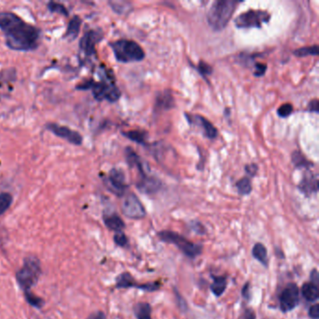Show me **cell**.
<instances>
[{"label": "cell", "mask_w": 319, "mask_h": 319, "mask_svg": "<svg viewBox=\"0 0 319 319\" xmlns=\"http://www.w3.org/2000/svg\"><path fill=\"white\" fill-rule=\"evenodd\" d=\"M116 60L122 63L142 61L145 57L143 48L137 42L129 40H119L110 43Z\"/></svg>", "instance_id": "4"}, {"label": "cell", "mask_w": 319, "mask_h": 319, "mask_svg": "<svg viewBox=\"0 0 319 319\" xmlns=\"http://www.w3.org/2000/svg\"><path fill=\"white\" fill-rule=\"evenodd\" d=\"M292 162L297 168H304V167L307 168V167L312 166V163L308 161L305 156H303V154L299 151H295L292 154Z\"/></svg>", "instance_id": "27"}, {"label": "cell", "mask_w": 319, "mask_h": 319, "mask_svg": "<svg viewBox=\"0 0 319 319\" xmlns=\"http://www.w3.org/2000/svg\"><path fill=\"white\" fill-rule=\"evenodd\" d=\"M41 275V266L37 258H26L24 266L16 273V279L24 291H29Z\"/></svg>", "instance_id": "5"}, {"label": "cell", "mask_w": 319, "mask_h": 319, "mask_svg": "<svg viewBox=\"0 0 319 319\" xmlns=\"http://www.w3.org/2000/svg\"><path fill=\"white\" fill-rule=\"evenodd\" d=\"M266 69H267V66L265 64L262 63H257L255 65V71H254V74L255 76H263L266 72Z\"/></svg>", "instance_id": "39"}, {"label": "cell", "mask_w": 319, "mask_h": 319, "mask_svg": "<svg viewBox=\"0 0 319 319\" xmlns=\"http://www.w3.org/2000/svg\"><path fill=\"white\" fill-rule=\"evenodd\" d=\"M104 223L109 230L116 232H122L126 229V224L122 218L116 214L104 216Z\"/></svg>", "instance_id": "20"}, {"label": "cell", "mask_w": 319, "mask_h": 319, "mask_svg": "<svg viewBox=\"0 0 319 319\" xmlns=\"http://www.w3.org/2000/svg\"><path fill=\"white\" fill-rule=\"evenodd\" d=\"M90 89H92L93 95L97 100L106 99L110 102H116L121 96V92L115 83L93 82Z\"/></svg>", "instance_id": "10"}, {"label": "cell", "mask_w": 319, "mask_h": 319, "mask_svg": "<svg viewBox=\"0 0 319 319\" xmlns=\"http://www.w3.org/2000/svg\"><path fill=\"white\" fill-rule=\"evenodd\" d=\"M240 2L235 0H218L212 3L208 14L207 21L215 31L223 30L234 14Z\"/></svg>", "instance_id": "2"}, {"label": "cell", "mask_w": 319, "mask_h": 319, "mask_svg": "<svg viewBox=\"0 0 319 319\" xmlns=\"http://www.w3.org/2000/svg\"><path fill=\"white\" fill-rule=\"evenodd\" d=\"M185 116H186L188 122L194 126H197L202 129L204 135L208 139L214 140L218 137V129H216V127L206 118H204L201 116H198V115H185Z\"/></svg>", "instance_id": "13"}, {"label": "cell", "mask_w": 319, "mask_h": 319, "mask_svg": "<svg viewBox=\"0 0 319 319\" xmlns=\"http://www.w3.org/2000/svg\"><path fill=\"white\" fill-rule=\"evenodd\" d=\"M121 208L123 215L129 219L140 220L146 217V210L143 204L133 193H129L125 197Z\"/></svg>", "instance_id": "8"}, {"label": "cell", "mask_w": 319, "mask_h": 319, "mask_svg": "<svg viewBox=\"0 0 319 319\" xmlns=\"http://www.w3.org/2000/svg\"><path fill=\"white\" fill-rule=\"evenodd\" d=\"M156 107L160 110H169L174 107V99L170 92L165 91L156 97Z\"/></svg>", "instance_id": "24"}, {"label": "cell", "mask_w": 319, "mask_h": 319, "mask_svg": "<svg viewBox=\"0 0 319 319\" xmlns=\"http://www.w3.org/2000/svg\"><path fill=\"white\" fill-rule=\"evenodd\" d=\"M25 296H26V299L30 305L34 306L36 308H41L42 306L44 305V300L41 299L40 297L35 296L34 294L30 290L25 291Z\"/></svg>", "instance_id": "30"}, {"label": "cell", "mask_w": 319, "mask_h": 319, "mask_svg": "<svg viewBox=\"0 0 319 319\" xmlns=\"http://www.w3.org/2000/svg\"><path fill=\"white\" fill-rule=\"evenodd\" d=\"M308 315L311 319H319V304H312L308 310Z\"/></svg>", "instance_id": "37"}, {"label": "cell", "mask_w": 319, "mask_h": 319, "mask_svg": "<svg viewBox=\"0 0 319 319\" xmlns=\"http://www.w3.org/2000/svg\"><path fill=\"white\" fill-rule=\"evenodd\" d=\"M160 187H161L160 181L155 177L149 176L148 174L141 176L139 182L137 183V188L143 194H147V195L155 194L160 189Z\"/></svg>", "instance_id": "15"}, {"label": "cell", "mask_w": 319, "mask_h": 319, "mask_svg": "<svg viewBox=\"0 0 319 319\" xmlns=\"http://www.w3.org/2000/svg\"><path fill=\"white\" fill-rule=\"evenodd\" d=\"M299 190L305 195L306 197H311L316 194L318 191V180L312 171L307 170L303 174L301 181L298 185Z\"/></svg>", "instance_id": "14"}, {"label": "cell", "mask_w": 319, "mask_h": 319, "mask_svg": "<svg viewBox=\"0 0 319 319\" xmlns=\"http://www.w3.org/2000/svg\"><path fill=\"white\" fill-rule=\"evenodd\" d=\"M105 183L111 192L119 197H122L128 187L125 174L122 170L118 169H113L110 171L109 176L106 179Z\"/></svg>", "instance_id": "11"}, {"label": "cell", "mask_w": 319, "mask_h": 319, "mask_svg": "<svg viewBox=\"0 0 319 319\" xmlns=\"http://www.w3.org/2000/svg\"><path fill=\"white\" fill-rule=\"evenodd\" d=\"M157 237L166 244L175 245L184 256L191 259H195L198 256H200L203 250V245L201 244L193 243L187 238L175 231H159L157 233Z\"/></svg>", "instance_id": "3"}, {"label": "cell", "mask_w": 319, "mask_h": 319, "mask_svg": "<svg viewBox=\"0 0 319 319\" xmlns=\"http://www.w3.org/2000/svg\"><path fill=\"white\" fill-rule=\"evenodd\" d=\"M188 228L191 231L196 233L197 235H205L207 233L206 228L204 227L201 222L197 220H192L188 223Z\"/></svg>", "instance_id": "31"}, {"label": "cell", "mask_w": 319, "mask_h": 319, "mask_svg": "<svg viewBox=\"0 0 319 319\" xmlns=\"http://www.w3.org/2000/svg\"><path fill=\"white\" fill-rule=\"evenodd\" d=\"M87 319H106V315L101 311H96V312L91 313Z\"/></svg>", "instance_id": "43"}, {"label": "cell", "mask_w": 319, "mask_h": 319, "mask_svg": "<svg viewBox=\"0 0 319 319\" xmlns=\"http://www.w3.org/2000/svg\"><path fill=\"white\" fill-rule=\"evenodd\" d=\"M82 26V19L79 16H74L68 23L67 31L65 37L69 41H74L75 39L79 36L80 30Z\"/></svg>", "instance_id": "22"}, {"label": "cell", "mask_w": 319, "mask_h": 319, "mask_svg": "<svg viewBox=\"0 0 319 319\" xmlns=\"http://www.w3.org/2000/svg\"><path fill=\"white\" fill-rule=\"evenodd\" d=\"M245 170H246V173L250 176H255L256 173L258 172V166L256 164H250V165H247L245 166Z\"/></svg>", "instance_id": "41"}, {"label": "cell", "mask_w": 319, "mask_h": 319, "mask_svg": "<svg viewBox=\"0 0 319 319\" xmlns=\"http://www.w3.org/2000/svg\"><path fill=\"white\" fill-rule=\"evenodd\" d=\"M133 311L137 319H152V306L148 302H138Z\"/></svg>", "instance_id": "23"}, {"label": "cell", "mask_w": 319, "mask_h": 319, "mask_svg": "<svg viewBox=\"0 0 319 319\" xmlns=\"http://www.w3.org/2000/svg\"><path fill=\"white\" fill-rule=\"evenodd\" d=\"M126 158H127V162L129 164V167L130 168H137L141 173V176L148 174V171H149L148 165L145 164V162H143V160L141 159V157L138 156L133 150L127 148Z\"/></svg>", "instance_id": "17"}, {"label": "cell", "mask_w": 319, "mask_h": 319, "mask_svg": "<svg viewBox=\"0 0 319 319\" xmlns=\"http://www.w3.org/2000/svg\"><path fill=\"white\" fill-rule=\"evenodd\" d=\"M252 256L259 263L264 266L265 268L269 267V258H268V250L263 244L257 243L253 246Z\"/></svg>", "instance_id": "21"}, {"label": "cell", "mask_w": 319, "mask_h": 319, "mask_svg": "<svg viewBox=\"0 0 319 319\" xmlns=\"http://www.w3.org/2000/svg\"><path fill=\"white\" fill-rule=\"evenodd\" d=\"M318 286L319 285L312 283L311 281L304 283L300 288L303 299L308 302H315L319 299Z\"/></svg>", "instance_id": "19"}, {"label": "cell", "mask_w": 319, "mask_h": 319, "mask_svg": "<svg viewBox=\"0 0 319 319\" xmlns=\"http://www.w3.org/2000/svg\"><path fill=\"white\" fill-rule=\"evenodd\" d=\"M310 278H311V282L319 285V273L316 269H312L310 274Z\"/></svg>", "instance_id": "44"}, {"label": "cell", "mask_w": 319, "mask_h": 319, "mask_svg": "<svg viewBox=\"0 0 319 319\" xmlns=\"http://www.w3.org/2000/svg\"><path fill=\"white\" fill-rule=\"evenodd\" d=\"M117 288H130L135 287L143 291L155 292L161 288L160 282H150L146 284H138L134 277L129 272H123L116 277Z\"/></svg>", "instance_id": "9"}, {"label": "cell", "mask_w": 319, "mask_h": 319, "mask_svg": "<svg viewBox=\"0 0 319 319\" xmlns=\"http://www.w3.org/2000/svg\"><path fill=\"white\" fill-rule=\"evenodd\" d=\"M292 113H293V106L289 103H286V104L280 106L279 109L277 110L278 116L280 117H283V118L288 117L291 115Z\"/></svg>", "instance_id": "35"}, {"label": "cell", "mask_w": 319, "mask_h": 319, "mask_svg": "<svg viewBox=\"0 0 319 319\" xmlns=\"http://www.w3.org/2000/svg\"><path fill=\"white\" fill-rule=\"evenodd\" d=\"M271 19V14L267 11L249 10L246 13L240 14L234 21L238 28H260L263 24H267Z\"/></svg>", "instance_id": "6"}, {"label": "cell", "mask_w": 319, "mask_h": 319, "mask_svg": "<svg viewBox=\"0 0 319 319\" xmlns=\"http://www.w3.org/2000/svg\"><path fill=\"white\" fill-rule=\"evenodd\" d=\"M101 37L99 32L95 30L86 32L80 42V46L83 53L86 55H93L95 53V43L101 40Z\"/></svg>", "instance_id": "16"}, {"label": "cell", "mask_w": 319, "mask_h": 319, "mask_svg": "<svg viewBox=\"0 0 319 319\" xmlns=\"http://www.w3.org/2000/svg\"><path fill=\"white\" fill-rule=\"evenodd\" d=\"M197 70L203 77L206 76V75H210L212 73L211 67H210V65H208L207 63H205L203 61H199L198 66H197Z\"/></svg>", "instance_id": "36"}, {"label": "cell", "mask_w": 319, "mask_h": 319, "mask_svg": "<svg viewBox=\"0 0 319 319\" xmlns=\"http://www.w3.org/2000/svg\"><path fill=\"white\" fill-rule=\"evenodd\" d=\"M48 9H49L52 13L62 14V15H65V16H68V10L66 9L65 6H63L62 4H59V3L50 2V3H48Z\"/></svg>", "instance_id": "33"}, {"label": "cell", "mask_w": 319, "mask_h": 319, "mask_svg": "<svg viewBox=\"0 0 319 319\" xmlns=\"http://www.w3.org/2000/svg\"><path fill=\"white\" fill-rule=\"evenodd\" d=\"M240 319H257V314L253 309L247 308L243 312Z\"/></svg>", "instance_id": "40"}, {"label": "cell", "mask_w": 319, "mask_h": 319, "mask_svg": "<svg viewBox=\"0 0 319 319\" xmlns=\"http://www.w3.org/2000/svg\"><path fill=\"white\" fill-rule=\"evenodd\" d=\"M308 110H309L310 112H312V113H315V114L318 113V99H317V98L312 99V101L309 103Z\"/></svg>", "instance_id": "42"}, {"label": "cell", "mask_w": 319, "mask_h": 319, "mask_svg": "<svg viewBox=\"0 0 319 319\" xmlns=\"http://www.w3.org/2000/svg\"><path fill=\"white\" fill-rule=\"evenodd\" d=\"M173 292H174V296H175L176 304L177 306H178V308L181 310V312H187V311H188V304H187V301H186L185 299L183 298V296L180 294V292L177 290L176 287H174V288H173Z\"/></svg>", "instance_id": "32"}, {"label": "cell", "mask_w": 319, "mask_h": 319, "mask_svg": "<svg viewBox=\"0 0 319 319\" xmlns=\"http://www.w3.org/2000/svg\"><path fill=\"white\" fill-rule=\"evenodd\" d=\"M210 277L212 278V283L210 285V291L217 298H220L227 289L228 277L226 275H214V274H211Z\"/></svg>", "instance_id": "18"}, {"label": "cell", "mask_w": 319, "mask_h": 319, "mask_svg": "<svg viewBox=\"0 0 319 319\" xmlns=\"http://www.w3.org/2000/svg\"><path fill=\"white\" fill-rule=\"evenodd\" d=\"M123 135L127 137L130 141H133L140 144H145L146 142V132L143 130H130L127 132H123Z\"/></svg>", "instance_id": "25"}, {"label": "cell", "mask_w": 319, "mask_h": 319, "mask_svg": "<svg viewBox=\"0 0 319 319\" xmlns=\"http://www.w3.org/2000/svg\"><path fill=\"white\" fill-rule=\"evenodd\" d=\"M236 187L240 195L247 196L252 192L251 181L249 180V178L244 177L236 183Z\"/></svg>", "instance_id": "26"}, {"label": "cell", "mask_w": 319, "mask_h": 319, "mask_svg": "<svg viewBox=\"0 0 319 319\" xmlns=\"http://www.w3.org/2000/svg\"><path fill=\"white\" fill-rule=\"evenodd\" d=\"M114 241L116 243V245L120 246V247H126L129 245V238L127 237V235L124 232H116Z\"/></svg>", "instance_id": "34"}, {"label": "cell", "mask_w": 319, "mask_h": 319, "mask_svg": "<svg viewBox=\"0 0 319 319\" xmlns=\"http://www.w3.org/2000/svg\"><path fill=\"white\" fill-rule=\"evenodd\" d=\"M242 296L247 301H249L251 299V291H250V283L249 282H246L243 286Z\"/></svg>", "instance_id": "38"}, {"label": "cell", "mask_w": 319, "mask_h": 319, "mask_svg": "<svg viewBox=\"0 0 319 319\" xmlns=\"http://www.w3.org/2000/svg\"><path fill=\"white\" fill-rule=\"evenodd\" d=\"M0 29L5 34L8 47L12 50L26 52L38 47L40 30L24 22L16 14H8L1 21Z\"/></svg>", "instance_id": "1"}, {"label": "cell", "mask_w": 319, "mask_h": 319, "mask_svg": "<svg viewBox=\"0 0 319 319\" xmlns=\"http://www.w3.org/2000/svg\"><path fill=\"white\" fill-rule=\"evenodd\" d=\"M13 203V197L9 193L0 194V216L3 215Z\"/></svg>", "instance_id": "29"}, {"label": "cell", "mask_w": 319, "mask_h": 319, "mask_svg": "<svg viewBox=\"0 0 319 319\" xmlns=\"http://www.w3.org/2000/svg\"><path fill=\"white\" fill-rule=\"evenodd\" d=\"M46 129L53 132L55 136L59 137L68 141V143L74 145H81L82 143V137L79 132L74 131L65 126H60L57 124H48Z\"/></svg>", "instance_id": "12"}, {"label": "cell", "mask_w": 319, "mask_h": 319, "mask_svg": "<svg viewBox=\"0 0 319 319\" xmlns=\"http://www.w3.org/2000/svg\"><path fill=\"white\" fill-rule=\"evenodd\" d=\"M278 300L281 312L286 313L293 311L299 305V289L298 285L295 283H289L285 285L279 294Z\"/></svg>", "instance_id": "7"}, {"label": "cell", "mask_w": 319, "mask_h": 319, "mask_svg": "<svg viewBox=\"0 0 319 319\" xmlns=\"http://www.w3.org/2000/svg\"><path fill=\"white\" fill-rule=\"evenodd\" d=\"M318 53V46L313 45V46H307V47L297 49L294 51L293 54L298 57H304V56H308V55H317Z\"/></svg>", "instance_id": "28"}]
</instances>
